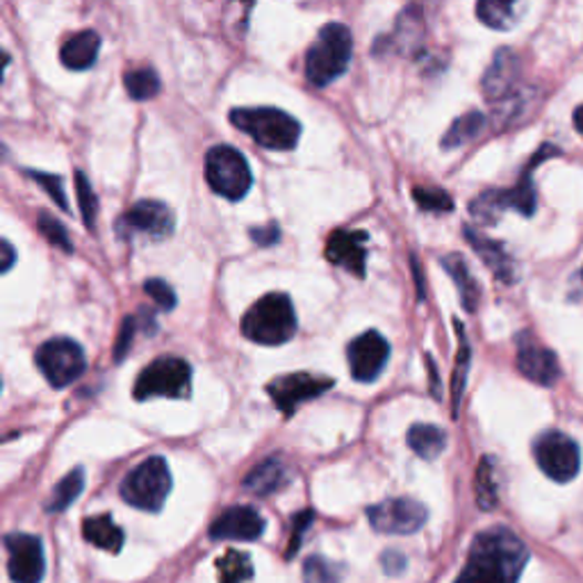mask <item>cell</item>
Wrapping results in <instances>:
<instances>
[{
  "label": "cell",
  "mask_w": 583,
  "mask_h": 583,
  "mask_svg": "<svg viewBox=\"0 0 583 583\" xmlns=\"http://www.w3.org/2000/svg\"><path fill=\"white\" fill-rule=\"evenodd\" d=\"M526 563L524 540L509 526H490L472 540L468 561L453 583H520Z\"/></svg>",
  "instance_id": "1"
},
{
  "label": "cell",
  "mask_w": 583,
  "mask_h": 583,
  "mask_svg": "<svg viewBox=\"0 0 583 583\" xmlns=\"http://www.w3.org/2000/svg\"><path fill=\"white\" fill-rule=\"evenodd\" d=\"M552 155H561V149L554 146V144H543L540 146V151L531 157L529 166L524 176L520 178V183L511 190H485L481 192L472 203H470V215L472 219L479 224V226H497L499 219H502V215L507 211H515L524 217H531L535 213V205H538V198H535V187H533V181H531V172L535 170V166L543 162L545 157H552Z\"/></svg>",
  "instance_id": "2"
},
{
  "label": "cell",
  "mask_w": 583,
  "mask_h": 583,
  "mask_svg": "<svg viewBox=\"0 0 583 583\" xmlns=\"http://www.w3.org/2000/svg\"><path fill=\"white\" fill-rule=\"evenodd\" d=\"M297 315L289 297L283 292H269L242 317V336L256 345L280 347L295 338Z\"/></svg>",
  "instance_id": "3"
},
{
  "label": "cell",
  "mask_w": 583,
  "mask_h": 583,
  "mask_svg": "<svg viewBox=\"0 0 583 583\" xmlns=\"http://www.w3.org/2000/svg\"><path fill=\"white\" fill-rule=\"evenodd\" d=\"M231 123L269 151H292L301 137L299 121L276 108H235Z\"/></svg>",
  "instance_id": "4"
},
{
  "label": "cell",
  "mask_w": 583,
  "mask_h": 583,
  "mask_svg": "<svg viewBox=\"0 0 583 583\" xmlns=\"http://www.w3.org/2000/svg\"><path fill=\"white\" fill-rule=\"evenodd\" d=\"M354 53L351 30L342 23H328L319 30L306 53V78L315 88H326L347 73Z\"/></svg>",
  "instance_id": "5"
},
{
  "label": "cell",
  "mask_w": 583,
  "mask_h": 583,
  "mask_svg": "<svg viewBox=\"0 0 583 583\" xmlns=\"http://www.w3.org/2000/svg\"><path fill=\"white\" fill-rule=\"evenodd\" d=\"M121 499L133 509L157 513L172 492V472L162 456H151L121 481Z\"/></svg>",
  "instance_id": "6"
},
{
  "label": "cell",
  "mask_w": 583,
  "mask_h": 583,
  "mask_svg": "<svg viewBox=\"0 0 583 583\" xmlns=\"http://www.w3.org/2000/svg\"><path fill=\"white\" fill-rule=\"evenodd\" d=\"M205 181L219 196L239 201L252 190L254 174L246 157L237 149L219 144L205 155Z\"/></svg>",
  "instance_id": "7"
},
{
  "label": "cell",
  "mask_w": 583,
  "mask_h": 583,
  "mask_svg": "<svg viewBox=\"0 0 583 583\" xmlns=\"http://www.w3.org/2000/svg\"><path fill=\"white\" fill-rule=\"evenodd\" d=\"M192 386V367L176 356L155 358L135 381V399L146 401L153 397L183 399L190 395Z\"/></svg>",
  "instance_id": "8"
},
{
  "label": "cell",
  "mask_w": 583,
  "mask_h": 583,
  "mask_svg": "<svg viewBox=\"0 0 583 583\" xmlns=\"http://www.w3.org/2000/svg\"><path fill=\"white\" fill-rule=\"evenodd\" d=\"M34 362L55 390L75 383L88 369L85 351L69 338H53L41 345L34 354Z\"/></svg>",
  "instance_id": "9"
},
{
  "label": "cell",
  "mask_w": 583,
  "mask_h": 583,
  "mask_svg": "<svg viewBox=\"0 0 583 583\" xmlns=\"http://www.w3.org/2000/svg\"><path fill=\"white\" fill-rule=\"evenodd\" d=\"M538 468L556 483H570L581 470V449L563 431H545L533 442Z\"/></svg>",
  "instance_id": "10"
},
{
  "label": "cell",
  "mask_w": 583,
  "mask_h": 583,
  "mask_svg": "<svg viewBox=\"0 0 583 583\" xmlns=\"http://www.w3.org/2000/svg\"><path fill=\"white\" fill-rule=\"evenodd\" d=\"M367 520L371 529L379 533L410 535L418 533L427 524L429 511L425 504L415 502L410 497H395V499H386L381 504L369 507Z\"/></svg>",
  "instance_id": "11"
},
{
  "label": "cell",
  "mask_w": 583,
  "mask_h": 583,
  "mask_svg": "<svg viewBox=\"0 0 583 583\" xmlns=\"http://www.w3.org/2000/svg\"><path fill=\"white\" fill-rule=\"evenodd\" d=\"M330 388H333V379L313 377V374H306V371H295V374H285V377L272 379L267 383V395L272 397L274 406L285 415V418H292L301 403L317 399Z\"/></svg>",
  "instance_id": "12"
},
{
  "label": "cell",
  "mask_w": 583,
  "mask_h": 583,
  "mask_svg": "<svg viewBox=\"0 0 583 583\" xmlns=\"http://www.w3.org/2000/svg\"><path fill=\"white\" fill-rule=\"evenodd\" d=\"M8 572L14 583H41L47 574L44 543L32 533H8Z\"/></svg>",
  "instance_id": "13"
},
{
  "label": "cell",
  "mask_w": 583,
  "mask_h": 583,
  "mask_svg": "<svg viewBox=\"0 0 583 583\" xmlns=\"http://www.w3.org/2000/svg\"><path fill=\"white\" fill-rule=\"evenodd\" d=\"M174 213L170 205H164L162 201L144 198L137 201L129 213H123L119 219V235L131 237L135 233L146 235L149 239H164L174 233Z\"/></svg>",
  "instance_id": "14"
},
{
  "label": "cell",
  "mask_w": 583,
  "mask_h": 583,
  "mask_svg": "<svg viewBox=\"0 0 583 583\" xmlns=\"http://www.w3.org/2000/svg\"><path fill=\"white\" fill-rule=\"evenodd\" d=\"M351 377L360 383H371L381 377L390 358V345L379 330H367L347 347Z\"/></svg>",
  "instance_id": "15"
},
{
  "label": "cell",
  "mask_w": 583,
  "mask_h": 583,
  "mask_svg": "<svg viewBox=\"0 0 583 583\" xmlns=\"http://www.w3.org/2000/svg\"><path fill=\"white\" fill-rule=\"evenodd\" d=\"M518 369L535 386L552 388L561 379V365L552 349L535 342L529 333L518 338Z\"/></svg>",
  "instance_id": "16"
},
{
  "label": "cell",
  "mask_w": 583,
  "mask_h": 583,
  "mask_svg": "<svg viewBox=\"0 0 583 583\" xmlns=\"http://www.w3.org/2000/svg\"><path fill=\"white\" fill-rule=\"evenodd\" d=\"M367 233L365 231H333L326 239L324 256L330 265L365 278L367 272Z\"/></svg>",
  "instance_id": "17"
},
{
  "label": "cell",
  "mask_w": 583,
  "mask_h": 583,
  "mask_svg": "<svg viewBox=\"0 0 583 583\" xmlns=\"http://www.w3.org/2000/svg\"><path fill=\"white\" fill-rule=\"evenodd\" d=\"M520 58L511 49H499L481 78L483 96L490 103H502L520 88Z\"/></svg>",
  "instance_id": "18"
},
{
  "label": "cell",
  "mask_w": 583,
  "mask_h": 583,
  "mask_svg": "<svg viewBox=\"0 0 583 583\" xmlns=\"http://www.w3.org/2000/svg\"><path fill=\"white\" fill-rule=\"evenodd\" d=\"M267 529L265 518L254 507H231L211 526L213 540H242L254 543Z\"/></svg>",
  "instance_id": "19"
},
{
  "label": "cell",
  "mask_w": 583,
  "mask_h": 583,
  "mask_svg": "<svg viewBox=\"0 0 583 583\" xmlns=\"http://www.w3.org/2000/svg\"><path fill=\"white\" fill-rule=\"evenodd\" d=\"M463 235L468 244L477 252V256L483 260V265L494 274L497 280L509 283V285L518 280V267L502 242L481 235L472 226H463Z\"/></svg>",
  "instance_id": "20"
},
{
  "label": "cell",
  "mask_w": 583,
  "mask_h": 583,
  "mask_svg": "<svg viewBox=\"0 0 583 583\" xmlns=\"http://www.w3.org/2000/svg\"><path fill=\"white\" fill-rule=\"evenodd\" d=\"M101 51V37L94 30H82L71 34L60 51V60L71 71H85L96 64Z\"/></svg>",
  "instance_id": "21"
},
{
  "label": "cell",
  "mask_w": 583,
  "mask_h": 583,
  "mask_svg": "<svg viewBox=\"0 0 583 583\" xmlns=\"http://www.w3.org/2000/svg\"><path fill=\"white\" fill-rule=\"evenodd\" d=\"M289 470L278 458H267L260 466H256L244 479V490L254 492L258 497H269L280 492L289 483Z\"/></svg>",
  "instance_id": "22"
},
{
  "label": "cell",
  "mask_w": 583,
  "mask_h": 583,
  "mask_svg": "<svg viewBox=\"0 0 583 583\" xmlns=\"http://www.w3.org/2000/svg\"><path fill=\"white\" fill-rule=\"evenodd\" d=\"M82 535H85L90 545L110 554H119L123 550V540H126L123 529L112 520V515L88 518L82 522Z\"/></svg>",
  "instance_id": "23"
},
{
  "label": "cell",
  "mask_w": 583,
  "mask_h": 583,
  "mask_svg": "<svg viewBox=\"0 0 583 583\" xmlns=\"http://www.w3.org/2000/svg\"><path fill=\"white\" fill-rule=\"evenodd\" d=\"M453 326H456V336H458V356H456V369H453V377H451V415L456 420L458 412H461V399H463L466 383H468L472 347H470V340L466 336V326L458 319H453Z\"/></svg>",
  "instance_id": "24"
},
{
  "label": "cell",
  "mask_w": 583,
  "mask_h": 583,
  "mask_svg": "<svg viewBox=\"0 0 583 583\" xmlns=\"http://www.w3.org/2000/svg\"><path fill=\"white\" fill-rule=\"evenodd\" d=\"M442 267L451 276V280L456 283L458 295H461L463 308L468 313H477L479 301H481V289H479V283L474 280V276L470 274L468 263L458 254H451V256L442 258Z\"/></svg>",
  "instance_id": "25"
},
{
  "label": "cell",
  "mask_w": 583,
  "mask_h": 583,
  "mask_svg": "<svg viewBox=\"0 0 583 583\" xmlns=\"http://www.w3.org/2000/svg\"><path fill=\"white\" fill-rule=\"evenodd\" d=\"M422 39H425L422 14L418 12V8H408L403 14H399L395 34L388 41L401 53H420Z\"/></svg>",
  "instance_id": "26"
},
{
  "label": "cell",
  "mask_w": 583,
  "mask_h": 583,
  "mask_svg": "<svg viewBox=\"0 0 583 583\" xmlns=\"http://www.w3.org/2000/svg\"><path fill=\"white\" fill-rule=\"evenodd\" d=\"M483 129H485V114L472 110V112H468V114H463V116H458V119L451 123L449 131L444 133V137H442L440 144H442L444 151L461 149V146L474 142V140L483 133Z\"/></svg>",
  "instance_id": "27"
},
{
  "label": "cell",
  "mask_w": 583,
  "mask_h": 583,
  "mask_svg": "<svg viewBox=\"0 0 583 583\" xmlns=\"http://www.w3.org/2000/svg\"><path fill=\"white\" fill-rule=\"evenodd\" d=\"M408 447L425 461H436L447 447V433L436 425H415L408 431Z\"/></svg>",
  "instance_id": "28"
},
{
  "label": "cell",
  "mask_w": 583,
  "mask_h": 583,
  "mask_svg": "<svg viewBox=\"0 0 583 583\" xmlns=\"http://www.w3.org/2000/svg\"><path fill=\"white\" fill-rule=\"evenodd\" d=\"M477 504L481 511H494L499 502V485H497V466L492 456H483L474 477Z\"/></svg>",
  "instance_id": "29"
},
{
  "label": "cell",
  "mask_w": 583,
  "mask_h": 583,
  "mask_svg": "<svg viewBox=\"0 0 583 583\" xmlns=\"http://www.w3.org/2000/svg\"><path fill=\"white\" fill-rule=\"evenodd\" d=\"M82 490H85V470L75 468L55 485L49 504H47V511L49 513H64L80 497Z\"/></svg>",
  "instance_id": "30"
},
{
  "label": "cell",
  "mask_w": 583,
  "mask_h": 583,
  "mask_svg": "<svg viewBox=\"0 0 583 583\" xmlns=\"http://www.w3.org/2000/svg\"><path fill=\"white\" fill-rule=\"evenodd\" d=\"M217 570H219V583H246L254 579L252 559H248V554L235 550H228L217 561Z\"/></svg>",
  "instance_id": "31"
},
{
  "label": "cell",
  "mask_w": 583,
  "mask_h": 583,
  "mask_svg": "<svg viewBox=\"0 0 583 583\" xmlns=\"http://www.w3.org/2000/svg\"><path fill=\"white\" fill-rule=\"evenodd\" d=\"M123 88L133 101H149L157 96L162 82L153 69H133L123 75Z\"/></svg>",
  "instance_id": "32"
},
{
  "label": "cell",
  "mask_w": 583,
  "mask_h": 583,
  "mask_svg": "<svg viewBox=\"0 0 583 583\" xmlns=\"http://www.w3.org/2000/svg\"><path fill=\"white\" fill-rule=\"evenodd\" d=\"M477 17L492 30H511L515 25V6L504 0H481Z\"/></svg>",
  "instance_id": "33"
},
{
  "label": "cell",
  "mask_w": 583,
  "mask_h": 583,
  "mask_svg": "<svg viewBox=\"0 0 583 583\" xmlns=\"http://www.w3.org/2000/svg\"><path fill=\"white\" fill-rule=\"evenodd\" d=\"M499 110L494 112V119H497V126H513V123L522 121L526 116V112H531L533 108V92H524V90H518L513 96H509L507 101L497 103Z\"/></svg>",
  "instance_id": "34"
},
{
  "label": "cell",
  "mask_w": 583,
  "mask_h": 583,
  "mask_svg": "<svg viewBox=\"0 0 583 583\" xmlns=\"http://www.w3.org/2000/svg\"><path fill=\"white\" fill-rule=\"evenodd\" d=\"M75 194L80 201V213H82V219H85V226L90 231H94L96 215H99V201H96V194L92 190V183L82 172L75 174Z\"/></svg>",
  "instance_id": "35"
},
{
  "label": "cell",
  "mask_w": 583,
  "mask_h": 583,
  "mask_svg": "<svg viewBox=\"0 0 583 583\" xmlns=\"http://www.w3.org/2000/svg\"><path fill=\"white\" fill-rule=\"evenodd\" d=\"M412 198L425 213H449L453 211L451 196L440 187H415Z\"/></svg>",
  "instance_id": "36"
},
{
  "label": "cell",
  "mask_w": 583,
  "mask_h": 583,
  "mask_svg": "<svg viewBox=\"0 0 583 583\" xmlns=\"http://www.w3.org/2000/svg\"><path fill=\"white\" fill-rule=\"evenodd\" d=\"M304 583H342L340 567L321 556H308L304 563Z\"/></svg>",
  "instance_id": "37"
},
{
  "label": "cell",
  "mask_w": 583,
  "mask_h": 583,
  "mask_svg": "<svg viewBox=\"0 0 583 583\" xmlns=\"http://www.w3.org/2000/svg\"><path fill=\"white\" fill-rule=\"evenodd\" d=\"M37 228H39V233L44 235L53 246L62 248L64 254H73V244H71V239H69V233H67L64 224H62L60 219H55L51 213H39Z\"/></svg>",
  "instance_id": "38"
},
{
  "label": "cell",
  "mask_w": 583,
  "mask_h": 583,
  "mask_svg": "<svg viewBox=\"0 0 583 583\" xmlns=\"http://www.w3.org/2000/svg\"><path fill=\"white\" fill-rule=\"evenodd\" d=\"M137 330H144L140 315L126 317V319L121 321V330H119L116 347H114V362H121L123 358H126V354H129L131 347H133V338H135Z\"/></svg>",
  "instance_id": "39"
},
{
  "label": "cell",
  "mask_w": 583,
  "mask_h": 583,
  "mask_svg": "<svg viewBox=\"0 0 583 583\" xmlns=\"http://www.w3.org/2000/svg\"><path fill=\"white\" fill-rule=\"evenodd\" d=\"M144 292L162 310H174L176 304H178V299L174 295V287L166 280H162V278H149L144 283Z\"/></svg>",
  "instance_id": "40"
},
{
  "label": "cell",
  "mask_w": 583,
  "mask_h": 583,
  "mask_svg": "<svg viewBox=\"0 0 583 583\" xmlns=\"http://www.w3.org/2000/svg\"><path fill=\"white\" fill-rule=\"evenodd\" d=\"M313 520H315V513L310 509L297 513L295 518H292V538H289V545H287V552H285V559H295V554L299 552L301 548V540H304V533L313 526Z\"/></svg>",
  "instance_id": "41"
},
{
  "label": "cell",
  "mask_w": 583,
  "mask_h": 583,
  "mask_svg": "<svg viewBox=\"0 0 583 583\" xmlns=\"http://www.w3.org/2000/svg\"><path fill=\"white\" fill-rule=\"evenodd\" d=\"M28 176H30L41 190H47L49 196L62 207L64 213H69V203H67V194H64V185H62V178H60V176L44 174V172H28Z\"/></svg>",
  "instance_id": "42"
},
{
  "label": "cell",
  "mask_w": 583,
  "mask_h": 583,
  "mask_svg": "<svg viewBox=\"0 0 583 583\" xmlns=\"http://www.w3.org/2000/svg\"><path fill=\"white\" fill-rule=\"evenodd\" d=\"M248 233H252V239L260 246H272L280 239V228L276 222H269L265 228H252Z\"/></svg>",
  "instance_id": "43"
},
{
  "label": "cell",
  "mask_w": 583,
  "mask_h": 583,
  "mask_svg": "<svg viewBox=\"0 0 583 583\" xmlns=\"http://www.w3.org/2000/svg\"><path fill=\"white\" fill-rule=\"evenodd\" d=\"M381 565H383V570L390 576H397V574H401L406 570V556L401 552H397V550H388L381 556Z\"/></svg>",
  "instance_id": "44"
},
{
  "label": "cell",
  "mask_w": 583,
  "mask_h": 583,
  "mask_svg": "<svg viewBox=\"0 0 583 583\" xmlns=\"http://www.w3.org/2000/svg\"><path fill=\"white\" fill-rule=\"evenodd\" d=\"M427 365H429L427 369H429V377H431V395L436 399H440V374L436 371V362L431 356H427Z\"/></svg>",
  "instance_id": "45"
},
{
  "label": "cell",
  "mask_w": 583,
  "mask_h": 583,
  "mask_svg": "<svg viewBox=\"0 0 583 583\" xmlns=\"http://www.w3.org/2000/svg\"><path fill=\"white\" fill-rule=\"evenodd\" d=\"M14 260H17V256H14L12 244L8 239H3V265H0V272L8 274L12 269V265H14Z\"/></svg>",
  "instance_id": "46"
},
{
  "label": "cell",
  "mask_w": 583,
  "mask_h": 583,
  "mask_svg": "<svg viewBox=\"0 0 583 583\" xmlns=\"http://www.w3.org/2000/svg\"><path fill=\"white\" fill-rule=\"evenodd\" d=\"M412 274H415V280H418V297L422 301L425 299V276H422V267L418 265V258H412Z\"/></svg>",
  "instance_id": "47"
},
{
  "label": "cell",
  "mask_w": 583,
  "mask_h": 583,
  "mask_svg": "<svg viewBox=\"0 0 583 583\" xmlns=\"http://www.w3.org/2000/svg\"><path fill=\"white\" fill-rule=\"evenodd\" d=\"M574 126H576V131L583 135V105H579L576 110H574Z\"/></svg>",
  "instance_id": "48"
}]
</instances>
